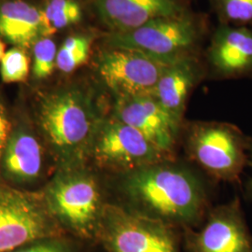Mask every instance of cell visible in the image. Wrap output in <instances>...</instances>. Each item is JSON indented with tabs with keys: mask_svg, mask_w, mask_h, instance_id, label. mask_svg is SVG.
Masks as SVG:
<instances>
[{
	"mask_svg": "<svg viewBox=\"0 0 252 252\" xmlns=\"http://www.w3.org/2000/svg\"><path fill=\"white\" fill-rule=\"evenodd\" d=\"M124 189L135 210L170 225L196 222L206 206L198 179L167 161L127 174Z\"/></svg>",
	"mask_w": 252,
	"mask_h": 252,
	"instance_id": "6da1fadb",
	"label": "cell"
},
{
	"mask_svg": "<svg viewBox=\"0 0 252 252\" xmlns=\"http://www.w3.org/2000/svg\"><path fill=\"white\" fill-rule=\"evenodd\" d=\"M96 238L108 252H178L171 225L135 209L105 207Z\"/></svg>",
	"mask_w": 252,
	"mask_h": 252,
	"instance_id": "7a4b0ae2",
	"label": "cell"
},
{
	"mask_svg": "<svg viewBox=\"0 0 252 252\" xmlns=\"http://www.w3.org/2000/svg\"><path fill=\"white\" fill-rule=\"evenodd\" d=\"M54 215L67 230L82 239L96 238L103 213L99 187L84 172H71L55 180L49 189Z\"/></svg>",
	"mask_w": 252,
	"mask_h": 252,
	"instance_id": "3957f363",
	"label": "cell"
},
{
	"mask_svg": "<svg viewBox=\"0 0 252 252\" xmlns=\"http://www.w3.org/2000/svg\"><path fill=\"white\" fill-rule=\"evenodd\" d=\"M40 121L50 141L67 155L84 153L96 135L90 109L75 92L55 94L46 100Z\"/></svg>",
	"mask_w": 252,
	"mask_h": 252,
	"instance_id": "277c9868",
	"label": "cell"
},
{
	"mask_svg": "<svg viewBox=\"0 0 252 252\" xmlns=\"http://www.w3.org/2000/svg\"><path fill=\"white\" fill-rule=\"evenodd\" d=\"M188 148L192 158L218 179L237 180L247 156L242 133L226 124H201L189 133Z\"/></svg>",
	"mask_w": 252,
	"mask_h": 252,
	"instance_id": "5b68a950",
	"label": "cell"
},
{
	"mask_svg": "<svg viewBox=\"0 0 252 252\" xmlns=\"http://www.w3.org/2000/svg\"><path fill=\"white\" fill-rule=\"evenodd\" d=\"M196 30L189 19L177 16L154 19L134 30L116 33L112 45L134 50L163 63L180 61L178 55L194 43Z\"/></svg>",
	"mask_w": 252,
	"mask_h": 252,
	"instance_id": "8992f818",
	"label": "cell"
},
{
	"mask_svg": "<svg viewBox=\"0 0 252 252\" xmlns=\"http://www.w3.org/2000/svg\"><path fill=\"white\" fill-rule=\"evenodd\" d=\"M93 151L98 162L126 175L166 161L167 157L141 133L116 118L96 133Z\"/></svg>",
	"mask_w": 252,
	"mask_h": 252,
	"instance_id": "52a82bcc",
	"label": "cell"
},
{
	"mask_svg": "<svg viewBox=\"0 0 252 252\" xmlns=\"http://www.w3.org/2000/svg\"><path fill=\"white\" fill-rule=\"evenodd\" d=\"M59 234L58 227L35 202L18 191L0 189V252Z\"/></svg>",
	"mask_w": 252,
	"mask_h": 252,
	"instance_id": "ba28073f",
	"label": "cell"
},
{
	"mask_svg": "<svg viewBox=\"0 0 252 252\" xmlns=\"http://www.w3.org/2000/svg\"><path fill=\"white\" fill-rule=\"evenodd\" d=\"M168 65L141 52L116 49L102 56L99 73L119 97H129L153 94L157 82Z\"/></svg>",
	"mask_w": 252,
	"mask_h": 252,
	"instance_id": "9c48e42d",
	"label": "cell"
},
{
	"mask_svg": "<svg viewBox=\"0 0 252 252\" xmlns=\"http://www.w3.org/2000/svg\"><path fill=\"white\" fill-rule=\"evenodd\" d=\"M186 244L189 252H252L239 202L217 208L198 231H187Z\"/></svg>",
	"mask_w": 252,
	"mask_h": 252,
	"instance_id": "30bf717a",
	"label": "cell"
},
{
	"mask_svg": "<svg viewBox=\"0 0 252 252\" xmlns=\"http://www.w3.org/2000/svg\"><path fill=\"white\" fill-rule=\"evenodd\" d=\"M115 118L135 128L162 153L168 154L176 144L180 124L153 94L119 97Z\"/></svg>",
	"mask_w": 252,
	"mask_h": 252,
	"instance_id": "8fae6325",
	"label": "cell"
},
{
	"mask_svg": "<svg viewBox=\"0 0 252 252\" xmlns=\"http://www.w3.org/2000/svg\"><path fill=\"white\" fill-rule=\"evenodd\" d=\"M100 14L117 33L134 30L154 19L177 16L174 0H98Z\"/></svg>",
	"mask_w": 252,
	"mask_h": 252,
	"instance_id": "7c38bea8",
	"label": "cell"
},
{
	"mask_svg": "<svg viewBox=\"0 0 252 252\" xmlns=\"http://www.w3.org/2000/svg\"><path fill=\"white\" fill-rule=\"evenodd\" d=\"M211 61L225 76L252 73V31L247 27H222L211 48Z\"/></svg>",
	"mask_w": 252,
	"mask_h": 252,
	"instance_id": "4fadbf2b",
	"label": "cell"
},
{
	"mask_svg": "<svg viewBox=\"0 0 252 252\" xmlns=\"http://www.w3.org/2000/svg\"><path fill=\"white\" fill-rule=\"evenodd\" d=\"M41 34V14L23 1L0 6V36L20 48H29ZM36 43V42H35Z\"/></svg>",
	"mask_w": 252,
	"mask_h": 252,
	"instance_id": "5bb4252c",
	"label": "cell"
},
{
	"mask_svg": "<svg viewBox=\"0 0 252 252\" xmlns=\"http://www.w3.org/2000/svg\"><path fill=\"white\" fill-rule=\"evenodd\" d=\"M193 83L192 69L188 63L179 61L166 66L153 92L155 99L179 124Z\"/></svg>",
	"mask_w": 252,
	"mask_h": 252,
	"instance_id": "9a60e30c",
	"label": "cell"
},
{
	"mask_svg": "<svg viewBox=\"0 0 252 252\" xmlns=\"http://www.w3.org/2000/svg\"><path fill=\"white\" fill-rule=\"evenodd\" d=\"M4 167L13 180H35L41 169V150L36 138L24 131L11 135L5 150Z\"/></svg>",
	"mask_w": 252,
	"mask_h": 252,
	"instance_id": "2e32d148",
	"label": "cell"
},
{
	"mask_svg": "<svg viewBox=\"0 0 252 252\" xmlns=\"http://www.w3.org/2000/svg\"><path fill=\"white\" fill-rule=\"evenodd\" d=\"M90 40L85 36L68 37L56 56V66L64 73L72 72L89 56Z\"/></svg>",
	"mask_w": 252,
	"mask_h": 252,
	"instance_id": "e0dca14e",
	"label": "cell"
},
{
	"mask_svg": "<svg viewBox=\"0 0 252 252\" xmlns=\"http://www.w3.org/2000/svg\"><path fill=\"white\" fill-rule=\"evenodd\" d=\"M1 78L4 82L25 81L29 74V59L22 48L10 49L1 60Z\"/></svg>",
	"mask_w": 252,
	"mask_h": 252,
	"instance_id": "ac0fdd59",
	"label": "cell"
},
{
	"mask_svg": "<svg viewBox=\"0 0 252 252\" xmlns=\"http://www.w3.org/2000/svg\"><path fill=\"white\" fill-rule=\"evenodd\" d=\"M56 46L50 38H41L34 45L33 74L37 79L51 76L56 66Z\"/></svg>",
	"mask_w": 252,
	"mask_h": 252,
	"instance_id": "d6986e66",
	"label": "cell"
},
{
	"mask_svg": "<svg viewBox=\"0 0 252 252\" xmlns=\"http://www.w3.org/2000/svg\"><path fill=\"white\" fill-rule=\"evenodd\" d=\"M223 18L238 25H252V0H217Z\"/></svg>",
	"mask_w": 252,
	"mask_h": 252,
	"instance_id": "ffe728a7",
	"label": "cell"
},
{
	"mask_svg": "<svg viewBox=\"0 0 252 252\" xmlns=\"http://www.w3.org/2000/svg\"><path fill=\"white\" fill-rule=\"evenodd\" d=\"M10 252H78L75 244L61 234L49 236L24 245Z\"/></svg>",
	"mask_w": 252,
	"mask_h": 252,
	"instance_id": "44dd1931",
	"label": "cell"
},
{
	"mask_svg": "<svg viewBox=\"0 0 252 252\" xmlns=\"http://www.w3.org/2000/svg\"><path fill=\"white\" fill-rule=\"evenodd\" d=\"M9 128H10V125H9V120L6 117L4 111L0 108V157L4 150L6 141L8 139Z\"/></svg>",
	"mask_w": 252,
	"mask_h": 252,
	"instance_id": "7402d4cb",
	"label": "cell"
},
{
	"mask_svg": "<svg viewBox=\"0 0 252 252\" xmlns=\"http://www.w3.org/2000/svg\"><path fill=\"white\" fill-rule=\"evenodd\" d=\"M4 54H5V44H4L3 41L0 39V61L2 60Z\"/></svg>",
	"mask_w": 252,
	"mask_h": 252,
	"instance_id": "603a6c76",
	"label": "cell"
},
{
	"mask_svg": "<svg viewBox=\"0 0 252 252\" xmlns=\"http://www.w3.org/2000/svg\"><path fill=\"white\" fill-rule=\"evenodd\" d=\"M251 190H252V181H251Z\"/></svg>",
	"mask_w": 252,
	"mask_h": 252,
	"instance_id": "cb8c5ba5",
	"label": "cell"
}]
</instances>
